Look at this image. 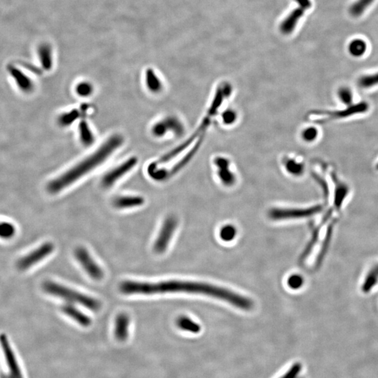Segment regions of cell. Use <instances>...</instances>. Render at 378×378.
I'll return each mask as SVG.
<instances>
[{
    "instance_id": "18",
    "label": "cell",
    "mask_w": 378,
    "mask_h": 378,
    "mask_svg": "<svg viewBox=\"0 0 378 378\" xmlns=\"http://www.w3.org/2000/svg\"><path fill=\"white\" fill-rule=\"evenodd\" d=\"M78 132H79V139L81 143L85 147H89L94 143L95 136L93 131L88 126V123L85 121H81L78 126Z\"/></svg>"
},
{
    "instance_id": "20",
    "label": "cell",
    "mask_w": 378,
    "mask_h": 378,
    "mask_svg": "<svg viewBox=\"0 0 378 378\" xmlns=\"http://www.w3.org/2000/svg\"><path fill=\"white\" fill-rule=\"evenodd\" d=\"M176 325L181 330L191 332V333H199L201 330V327L199 325L191 320L189 317H184V316L178 318Z\"/></svg>"
},
{
    "instance_id": "27",
    "label": "cell",
    "mask_w": 378,
    "mask_h": 378,
    "mask_svg": "<svg viewBox=\"0 0 378 378\" xmlns=\"http://www.w3.org/2000/svg\"><path fill=\"white\" fill-rule=\"evenodd\" d=\"M319 137V130L314 126L305 127L301 132V138L307 143L315 142Z\"/></svg>"
},
{
    "instance_id": "34",
    "label": "cell",
    "mask_w": 378,
    "mask_h": 378,
    "mask_svg": "<svg viewBox=\"0 0 378 378\" xmlns=\"http://www.w3.org/2000/svg\"><path fill=\"white\" fill-rule=\"evenodd\" d=\"M377 168L378 169V165H377Z\"/></svg>"
},
{
    "instance_id": "19",
    "label": "cell",
    "mask_w": 378,
    "mask_h": 378,
    "mask_svg": "<svg viewBox=\"0 0 378 378\" xmlns=\"http://www.w3.org/2000/svg\"><path fill=\"white\" fill-rule=\"evenodd\" d=\"M366 49H367V45L366 42L360 39H354L348 46L349 53L356 58H359L364 55L366 53Z\"/></svg>"
},
{
    "instance_id": "16",
    "label": "cell",
    "mask_w": 378,
    "mask_h": 378,
    "mask_svg": "<svg viewBox=\"0 0 378 378\" xmlns=\"http://www.w3.org/2000/svg\"><path fill=\"white\" fill-rule=\"evenodd\" d=\"M87 110L88 108L86 107L85 109H82L81 110L73 109L70 112L63 113L61 115L59 116L58 119H57V122H58V125L62 126V127H68V126L72 125L74 122H76L80 116L82 115L83 112H87Z\"/></svg>"
},
{
    "instance_id": "3",
    "label": "cell",
    "mask_w": 378,
    "mask_h": 378,
    "mask_svg": "<svg viewBox=\"0 0 378 378\" xmlns=\"http://www.w3.org/2000/svg\"><path fill=\"white\" fill-rule=\"evenodd\" d=\"M0 347L4 355L6 369L1 371L0 378H25L19 359L6 335H0Z\"/></svg>"
},
{
    "instance_id": "6",
    "label": "cell",
    "mask_w": 378,
    "mask_h": 378,
    "mask_svg": "<svg viewBox=\"0 0 378 378\" xmlns=\"http://www.w3.org/2000/svg\"><path fill=\"white\" fill-rule=\"evenodd\" d=\"M55 250V246L52 243H46L39 248L30 252L18 261L17 267L21 271H25L31 267L42 261L46 257L49 256Z\"/></svg>"
},
{
    "instance_id": "10",
    "label": "cell",
    "mask_w": 378,
    "mask_h": 378,
    "mask_svg": "<svg viewBox=\"0 0 378 378\" xmlns=\"http://www.w3.org/2000/svg\"><path fill=\"white\" fill-rule=\"evenodd\" d=\"M322 209L321 206H315L308 209H275L270 212V217L275 220L302 218L310 217Z\"/></svg>"
},
{
    "instance_id": "9",
    "label": "cell",
    "mask_w": 378,
    "mask_h": 378,
    "mask_svg": "<svg viewBox=\"0 0 378 378\" xmlns=\"http://www.w3.org/2000/svg\"><path fill=\"white\" fill-rule=\"evenodd\" d=\"M169 131L176 136L182 135L184 132V126L177 118L169 117L155 123L152 126V134L156 137H163Z\"/></svg>"
},
{
    "instance_id": "2",
    "label": "cell",
    "mask_w": 378,
    "mask_h": 378,
    "mask_svg": "<svg viewBox=\"0 0 378 378\" xmlns=\"http://www.w3.org/2000/svg\"><path fill=\"white\" fill-rule=\"evenodd\" d=\"M43 289L46 293L50 295L57 296L69 302L79 304L93 312H97L101 307V303L97 299L85 295L73 289H69L66 286L54 281H45L43 284Z\"/></svg>"
},
{
    "instance_id": "22",
    "label": "cell",
    "mask_w": 378,
    "mask_h": 378,
    "mask_svg": "<svg viewBox=\"0 0 378 378\" xmlns=\"http://www.w3.org/2000/svg\"><path fill=\"white\" fill-rule=\"evenodd\" d=\"M39 58L44 69L49 70L52 68L51 50L48 45H44L40 47Z\"/></svg>"
},
{
    "instance_id": "1",
    "label": "cell",
    "mask_w": 378,
    "mask_h": 378,
    "mask_svg": "<svg viewBox=\"0 0 378 378\" xmlns=\"http://www.w3.org/2000/svg\"><path fill=\"white\" fill-rule=\"evenodd\" d=\"M124 143V138L119 135H113L108 139L93 154L55 178L47 185V191L51 194H58L64 189L71 186L80 178L88 174L102 164Z\"/></svg>"
},
{
    "instance_id": "25",
    "label": "cell",
    "mask_w": 378,
    "mask_h": 378,
    "mask_svg": "<svg viewBox=\"0 0 378 378\" xmlns=\"http://www.w3.org/2000/svg\"><path fill=\"white\" fill-rule=\"evenodd\" d=\"M16 229L14 224L0 221V238L8 240L12 238L16 234Z\"/></svg>"
},
{
    "instance_id": "14",
    "label": "cell",
    "mask_w": 378,
    "mask_h": 378,
    "mask_svg": "<svg viewBox=\"0 0 378 378\" xmlns=\"http://www.w3.org/2000/svg\"><path fill=\"white\" fill-rule=\"evenodd\" d=\"M282 164L286 173L291 176H300L305 172V165L292 156H285L282 160Z\"/></svg>"
},
{
    "instance_id": "23",
    "label": "cell",
    "mask_w": 378,
    "mask_h": 378,
    "mask_svg": "<svg viewBox=\"0 0 378 378\" xmlns=\"http://www.w3.org/2000/svg\"><path fill=\"white\" fill-rule=\"evenodd\" d=\"M378 281V265L372 268L369 272L368 276L366 277L364 284H363L362 289L364 292L368 293L374 288L375 285L377 284Z\"/></svg>"
},
{
    "instance_id": "17",
    "label": "cell",
    "mask_w": 378,
    "mask_h": 378,
    "mask_svg": "<svg viewBox=\"0 0 378 378\" xmlns=\"http://www.w3.org/2000/svg\"><path fill=\"white\" fill-rule=\"evenodd\" d=\"M146 85L149 91L153 93H159L163 89V83L151 69L146 72Z\"/></svg>"
},
{
    "instance_id": "29",
    "label": "cell",
    "mask_w": 378,
    "mask_h": 378,
    "mask_svg": "<svg viewBox=\"0 0 378 378\" xmlns=\"http://www.w3.org/2000/svg\"><path fill=\"white\" fill-rule=\"evenodd\" d=\"M76 93L80 97H88L93 93V86L91 83L83 81L76 86Z\"/></svg>"
},
{
    "instance_id": "26",
    "label": "cell",
    "mask_w": 378,
    "mask_h": 378,
    "mask_svg": "<svg viewBox=\"0 0 378 378\" xmlns=\"http://www.w3.org/2000/svg\"><path fill=\"white\" fill-rule=\"evenodd\" d=\"M338 99L340 102L346 106H350L353 104L354 101V95L353 91L348 87H341L338 89L337 92Z\"/></svg>"
},
{
    "instance_id": "13",
    "label": "cell",
    "mask_w": 378,
    "mask_h": 378,
    "mask_svg": "<svg viewBox=\"0 0 378 378\" xmlns=\"http://www.w3.org/2000/svg\"><path fill=\"white\" fill-rule=\"evenodd\" d=\"M144 203H145V199L140 196H119L113 201L114 207L121 209L140 207Z\"/></svg>"
},
{
    "instance_id": "8",
    "label": "cell",
    "mask_w": 378,
    "mask_h": 378,
    "mask_svg": "<svg viewBox=\"0 0 378 378\" xmlns=\"http://www.w3.org/2000/svg\"><path fill=\"white\" fill-rule=\"evenodd\" d=\"M213 163L216 175L221 182L226 186H233L236 181L237 175L230 160L225 157H217Z\"/></svg>"
},
{
    "instance_id": "32",
    "label": "cell",
    "mask_w": 378,
    "mask_h": 378,
    "mask_svg": "<svg viewBox=\"0 0 378 378\" xmlns=\"http://www.w3.org/2000/svg\"><path fill=\"white\" fill-rule=\"evenodd\" d=\"M303 278L299 275H293L288 279V285L293 289H298L303 284Z\"/></svg>"
},
{
    "instance_id": "12",
    "label": "cell",
    "mask_w": 378,
    "mask_h": 378,
    "mask_svg": "<svg viewBox=\"0 0 378 378\" xmlns=\"http://www.w3.org/2000/svg\"><path fill=\"white\" fill-rule=\"evenodd\" d=\"M61 310L64 314L77 322L81 327H88L91 325V319L72 304H64L62 305Z\"/></svg>"
},
{
    "instance_id": "28",
    "label": "cell",
    "mask_w": 378,
    "mask_h": 378,
    "mask_svg": "<svg viewBox=\"0 0 378 378\" xmlns=\"http://www.w3.org/2000/svg\"><path fill=\"white\" fill-rule=\"evenodd\" d=\"M222 124L224 126H232L238 120V114L233 109H227L222 114Z\"/></svg>"
},
{
    "instance_id": "33",
    "label": "cell",
    "mask_w": 378,
    "mask_h": 378,
    "mask_svg": "<svg viewBox=\"0 0 378 378\" xmlns=\"http://www.w3.org/2000/svg\"><path fill=\"white\" fill-rule=\"evenodd\" d=\"M301 369V366L300 364H296L293 366L292 368L289 371V372L287 373L284 377L281 378H295L298 374L300 372Z\"/></svg>"
},
{
    "instance_id": "15",
    "label": "cell",
    "mask_w": 378,
    "mask_h": 378,
    "mask_svg": "<svg viewBox=\"0 0 378 378\" xmlns=\"http://www.w3.org/2000/svg\"><path fill=\"white\" fill-rule=\"evenodd\" d=\"M130 318L125 313H120L115 321V335L119 340H125L128 335Z\"/></svg>"
},
{
    "instance_id": "4",
    "label": "cell",
    "mask_w": 378,
    "mask_h": 378,
    "mask_svg": "<svg viewBox=\"0 0 378 378\" xmlns=\"http://www.w3.org/2000/svg\"><path fill=\"white\" fill-rule=\"evenodd\" d=\"M75 256L90 277L97 281L104 277L102 268L95 261L86 248L78 247L75 250Z\"/></svg>"
},
{
    "instance_id": "24",
    "label": "cell",
    "mask_w": 378,
    "mask_h": 378,
    "mask_svg": "<svg viewBox=\"0 0 378 378\" xmlns=\"http://www.w3.org/2000/svg\"><path fill=\"white\" fill-rule=\"evenodd\" d=\"M360 88H370L378 86V73L373 75H364L358 80Z\"/></svg>"
},
{
    "instance_id": "11",
    "label": "cell",
    "mask_w": 378,
    "mask_h": 378,
    "mask_svg": "<svg viewBox=\"0 0 378 378\" xmlns=\"http://www.w3.org/2000/svg\"><path fill=\"white\" fill-rule=\"evenodd\" d=\"M9 72L11 76L16 81L18 87L23 93L29 94L33 92L34 84L30 78L14 67H11V68H9Z\"/></svg>"
},
{
    "instance_id": "31",
    "label": "cell",
    "mask_w": 378,
    "mask_h": 378,
    "mask_svg": "<svg viewBox=\"0 0 378 378\" xmlns=\"http://www.w3.org/2000/svg\"><path fill=\"white\" fill-rule=\"evenodd\" d=\"M347 193H348V189H347L346 186L340 185L337 188L335 199V203L337 207H339L343 203V200L346 196Z\"/></svg>"
},
{
    "instance_id": "30",
    "label": "cell",
    "mask_w": 378,
    "mask_h": 378,
    "mask_svg": "<svg viewBox=\"0 0 378 378\" xmlns=\"http://www.w3.org/2000/svg\"><path fill=\"white\" fill-rule=\"evenodd\" d=\"M236 235V229L233 226L227 225L221 229L220 237L224 241L230 242L235 238Z\"/></svg>"
},
{
    "instance_id": "7",
    "label": "cell",
    "mask_w": 378,
    "mask_h": 378,
    "mask_svg": "<svg viewBox=\"0 0 378 378\" xmlns=\"http://www.w3.org/2000/svg\"><path fill=\"white\" fill-rule=\"evenodd\" d=\"M137 163V158L136 157H131L122 164L118 165L114 169L111 170L103 176L101 180L102 187L108 189L112 187L113 185L117 183L119 179H122L131 170L135 168Z\"/></svg>"
},
{
    "instance_id": "21",
    "label": "cell",
    "mask_w": 378,
    "mask_h": 378,
    "mask_svg": "<svg viewBox=\"0 0 378 378\" xmlns=\"http://www.w3.org/2000/svg\"><path fill=\"white\" fill-rule=\"evenodd\" d=\"M375 0H357L350 8V13L354 17H359Z\"/></svg>"
},
{
    "instance_id": "5",
    "label": "cell",
    "mask_w": 378,
    "mask_h": 378,
    "mask_svg": "<svg viewBox=\"0 0 378 378\" xmlns=\"http://www.w3.org/2000/svg\"><path fill=\"white\" fill-rule=\"evenodd\" d=\"M177 226V220L173 216L167 217L163 222L159 234L155 240L153 250L156 253H163L166 251L170 243L175 229Z\"/></svg>"
}]
</instances>
